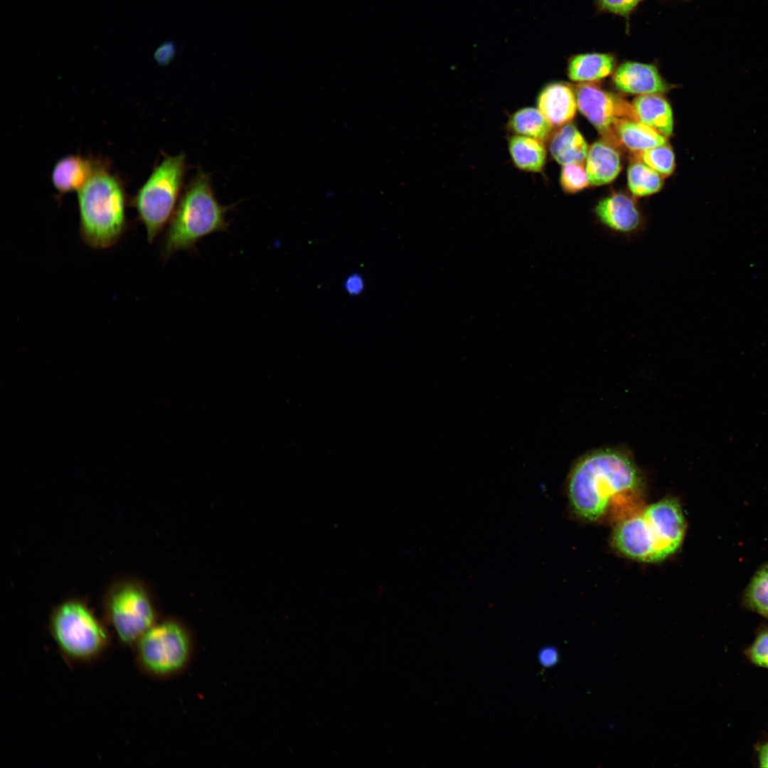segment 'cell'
Segmentation results:
<instances>
[{
  "instance_id": "obj_1",
  "label": "cell",
  "mask_w": 768,
  "mask_h": 768,
  "mask_svg": "<svg viewBox=\"0 0 768 768\" xmlns=\"http://www.w3.org/2000/svg\"><path fill=\"white\" fill-rule=\"evenodd\" d=\"M572 512L589 521L609 515L623 518L638 510L642 491L641 476L633 462L614 450H599L582 458L572 467L567 482Z\"/></svg>"
},
{
  "instance_id": "obj_2",
  "label": "cell",
  "mask_w": 768,
  "mask_h": 768,
  "mask_svg": "<svg viewBox=\"0 0 768 768\" xmlns=\"http://www.w3.org/2000/svg\"><path fill=\"white\" fill-rule=\"evenodd\" d=\"M686 530L679 503L664 498L619 519L612 540L614 548L627 558L658 562L681 547Z\"/></svg>"
},
{
  "instance_id": "obj_3",
  "label": "cell",
  "mask_w": 768,
  "mask_h": 768,
  "mask_svg": "<svg viewBox=\"0 0 768 768\" xmlns=\"http://www.w3.org/2000/svg\"><path fill=\"white\" fill-rule=\"evenodd\" d=\"M233 206H224L215 197L209 175L198 171L184 188L164 235L161 257L166 261L180 251L193 252L204 238L226 231V214Z\"/></svg>"
},
{
  "instance_id": "obj_4",
  "label": "cell",
  "mask_w": 768,
  "mask_h": 768,
  "mask_svg": "<svg viewBox=\"0 0 768 768\" xmlns=\"http://www.w3.org/2000/svg\"><path fill=\"white\" fill-rule=\"evenodd\" d=\"M79 232L92 249L116 245L127 228V196L119 178L99 161L93 174L77 191Z\"/></svg>"
},
{
  "instance_id": "obj_5",
  "label": "cell",
  "mask_w": 768,
  "mask_h": 768,
  "mask_svg": "<svg viewBox=\"0 0 768 768\" xmlns=\"http://www.w3.org/2000/svg\"><path fill=\"white\" fill-rule=\"evenodd\" d=\"M186 168L184 154L166 155L131 200L149 243L169 223L176 208L183 191Z\"/></svg>"
},
{
  "instance_id": "obj_6",
  "label": "cell",
  "mask_w": 768,
  "mask_h": 768,
  "mask_svg": "<svg viewBox=\"0 0 768 768\" xmlns=\"http://www.w3.org/2000/svg\"><path fill=\"white\" fill-rule=\"evenodd\" d=\"M50 631L61 653L73 661L95 658L109 644L107 630L88 607L77 601L65 602L55 610Z\"/></svg>"
},
{
  "instance_id": "obj_7",
  "label": "cell",
  "mask_w": 768,
  "mask_h": 768,
  "mask_svg": "<svg viewBox=\"0 0 768 768\" xmlns=\"http://www.w3.org/2000/svg\"><path fill=\"white\" fill-rule=\"evenodd\" d=\"M138 662L148 673L166 677L181 671L191 654L187 630L174 621L154 624L135 644Z\"/></svg>"
},
{
  "instance_id": "obj_8",
  "label": "cell",
  "mask_w": 768,
  "mask_h": 768,
  "mask_svg": "<svg viewBox=\"0 0 768 768\" xmlns=\"http://www.w3.org/2000/svg\"><path fill=\"white\" fill-rule=\"evenodd\" d=\"M110 622L118 639L135 644L155 623L151 602L139 586L124 584L115 588L107 603Z\"/></svg>"
},
{
  "instance_id": "obj_9",
  "label": "cell",
  "mask_w": 768,
  "mask_h": 768,
  "mask_svg": "<svg viewBox=\"0 0 768 768\" xmlns=\"http://www.w3.org/2000/svg\"><path fill=\"white\" fill-rule=\"evenodd\" d=\"M575 96L580 112L594 125L604 139L614 146L617 124L624 119H638L632 105L594 84L579 85L575 90Z\"/></svg>"
},
{
  "instance_id": "obj_10",
  "label": "cell",
  "mask_w": 768,
  "mask_h": 768,
  "mask_svg": "<svg viewBox=\"0 0 768 768\" xmlns=\"http://www.w3.org/2000/svg\"><path fill=\"white\" fill-rule=\"evenodd\" d=\"M596 220L610 233L631 238L646 229V220L636 202L628 194L614 192L601 198L594 208Z\"/></svg>"
},
{
  "instance_id": "obj_11",
  "label": "cell",
  "mask_w": 768,
  "mask_h": 768,
  "mask_svg": "<svg viewBox=\"0 0 768 768\" xmlns=\"http://www.w3.org/2000/svg\"><path fill=\"white\" fill-rule=\"evenodd\" d=\"M612 80L619 90L629 94H661L672 87L654 64L636 61H625L619 65Z\"/></svg>"
},
{
  "instance_id": "obj_12",
  "label": "cell",
  "mask_w": 768,
  "mask_h": 768,
  "mask_svg": "<svg viewBox=\"0 0 768 768\" xmlns=\"http://www.w3.org/2000/svg\"><path fill=\"white\" fill-rule=\"evenodd\" d=\"M538 110L553 127H561L575 117L577 108L575 92L570 85L553 82L544 86L537 100Z\"/></svg>"
},
{
  "instance_id": "obj_13",
  "label": "cell",
  "mask_w": 768,
  "mask_h": 768,
  "mask_svg": "<svg viewBox=\"0 0 768 768\" xmlns=\"http://www.w3.org/2000/svg\"><path fill=\"white\" fill-rule=\"evenodd\" d=\"M615 146L602 139L589 147L585 169L590 185H605L618 176L622 165L619 153Z\"/></svg>"
},
{
  "instance_id": "obj_14",
  "label": "cell",
  "mask_w": 768,
  "mask_h": 768,
  "mask_svg": "<svg viewBox=\"0 0 768 768\" xmlns=\"http://www.w3.org/2000/svg\"><path fill=\"white\" fill-rule=\"evenodd\" d=\"M98 161L80 155H68L55 164L51 181L60 194L79 191L93 174Z\"/></svg>"
},
{
  "instance_id": "obj_15",
  "label": "cell",
  "mask_w": 768,
  "mask_h": 768,
  "mask_svg": "<svg viewBox=\"0 0 768 768\" xmlns=\"http://www.w3.org/2000/svg\"><path fill=\"white\" fill-rule=\"evenodd\" d=\"M616 63L612 53H579L569 58L567 74L575 82L597 81L611 75L615 70Z\"/></svg>"
},
{
  "instance_id": "obj_16",
  "label": "cell",
  "mask_w": 768,
  "mask_h": 768,
  "mask_svg": "<svg viewBox=\"0 0 768 768\" xmlns=\"http://www.w3.org/2000/svg\"><path fill=\"white\" fill-rule=\"evenodd\" d=\"M638 119L665 137L672 134L673 112L668 102L659 93L641 95L632 102Z\"/></svg>"
},
{
  "instance_id": "obj_17",
  "label": "cell",
  "mask_w": 768,
  "mask_h": 768,
  "mask_svg": "<svg viewBox=\"0 0 768 768\" xmlns=\"http://www.w3.org/2000/svg\"><path fill=\"white\" fill-rule=\"evenodd\" d=\"M588 145L577 128L571 123L564 124L552 133L549 151L560 164L582 162L588 152Z\"/></svg>"
},
{
  "instance_id": "obj_18",
  "label": "cell",
  "mask_w": 768,
  "mask_h": 768,
  "mask_svg": "<svg viewBox=\"0 0 768 768\" xmlns=\"http://www.w3.org/2000/svg\"><path fill=\"white\" fill-rule=\"evenodd\" d=\"M616 146L622 145L639 154L648 149L667 144L665 136L638 119H624L614 129Z\"/></svg>"
},
{
  "instance_id": "obj_19",
  "label": "cell",
  "mask_w": 768,
  "mask_h": 768,
  "mask_svg": "<svg viewBox=\"0 0 768 768\" xmlns=\"http://www.w3.org/2000/svg\"><path fill=\"white\" fill-rule=\"evenodd\" d=\"M508 151L513 164L518 169L533 173L543 169L547 157L543 142L515 134L508 140Z\"/></svg>"
},
{
  "instance_id": "obj_20",
  "label": "cell",
  "mask_w": 768,
  "mask_h": 768,
  "mask_svg": "<svg viewBox=\"0 0 768 768\" xmlns=\"http://www.w3.org/2000/svg\"><path fill=\"white\" fill-rule=\"evenodd\" d=\"M509 130L516 134L542 142L549 140L553 125L537 108L528 107L516 111L508 122Z\"/></svg>"
},
{
  "instance_id": "obj_21",
  "label": "cell",
  "mask_w": 768,
  "mask_h": 768,
  "mask_svg": "<svg viewBox=\"0 0 768 768\" xmlns=\"http://www.w3.org/2000/svg\"><path fill=\"white\" fill-rule=\"evenodd\" d=\"M627 179L631 193L638 197L658 193L663 183L659 173L639 160L629 165Z\"/></svg>"
},
{
  "instance_id": "obj_22",
  "label": "cell",
  "mask_w": 768,
  "mask_h": 768,
  "mask_svg": "<svg viewBox=\"0 0 768 768\" xmlns=\"http://www.w3.org/2000/svg\"><path fill=\"white\" fill-rule=\"evenodd\" d=\"M743 604L768 619V563L752 577L742 597Z\"/></svg>"
},
{
  "instance_id": "obj_23",
  "label": "cell",
  "mask_w": 768,
  "mask_h": 768,
  "mask_svg": "<svg viewBox=\"0 0 768 768\" xmlns=\"http://www.w3.org/2000/svg\"><path fill=\"white\" fill-rule=\"evenodd\" d=\"M639 161L661 175H671L675 168V157L672 149L666 144L656 146L639 153Z\"/></svg>"
},
{
  "instance_id": "obj_24",
  "label": "cell",
  "mask_w": 768,
  "mask_h": 768,
  "mask_svg": "<svg viewBox=\"0 0 768 768\" xmlns=\"http://www.w3.org/2000/svg\"><path fill=\"white\" fill-rule=\"evenodd\" d=\"M560 183L567 194L577 193L587 187L590 183L582 162L562 165Z\"/></svg>"
},
{
  "instance_id": "obj_25",
  "label": "cell",
  "mask_w": 768,
  "mask_h": 768,
  "mask_svg": "<svg viewBox=\"0 0 768 768\" xmlns=\"http://www.w3.org/2000/svg\"><path fill=\"white\" fill-rule=\"evenodd\" d=\"M745 654L754 665L768 668V627L762 629L757 633Z\"/></svg>"
},
{
  "instance_id": "obj_26",
  "label": "cell",
  "mask_w": 768,
  "mask_h": 768,
  "mask_svg": "<svg viewBox=\"0 0 768 768\" xmlns=\"http://www.w3.org/2000/svg\"><path fill=\"white\" fill-rule=\"evenodd\" d=\"M598 9L628 18L643 0H595Z\"/></svg>"
},
{
  "instance_id": "obj_27",
  "label": "cell",
  "mask_w": 768,
  "mask_h": 768,
  "mask_svg": "<svg viewBox=\"0 0 768 768\" xmlns=\"http://www.w3.org/2000/svg\"><path fill=\"white\" fill-rule=\"evenodd\" d=\"M343 289L345 292L351 297H356L361 295L365 290V279L363 276L358 272H353L348 274L343 281Z\"/></svg>"
},
{
  "instance_id": "obj_28",
  "label": "cell",
  "mask_w": 768,
  "mask_h": 768,
  "mask_svg": "<svg viewBox=\"0 0 768 768\" xmlns=\"http://www.w3.org/2000/svg\"><path fill=\"white\" fill-rule=\"evenodd\" d=\"M176 52V45L171 41L164 42L156 48L154 57L160 65H166L174 59Z\"/></svg>"
},
{
  "instance_id": "obj_29",
  "label": "cell",
  "mask_w": 768,
  "mask_h": 768,
  "mask_svg": "<svg viewBox=\"0 0 768 768\" xmlns=\"http://www.w3.org/2000/svg\"><path fill=\"white\" fill-rule=\"evenodd\" d=\"M538 660L541 666L551 667L555 665L558 661V652L553 647H545L540 651Z\"/></svg>"
},
{
  "instance_id": "obj_30",
  "label": "cell",
  "mask_w": 768,
  "mask_h": 768,
  "mask_svg": "<svg viewBox=\"0 0 768 768\" xmlns=\"http://www.w3.org/2000/svg\"><path fill=\"white\" fill-rule=\"evenodd\" d=\"M757 761L761 767H768V742L761 745L757 752Z\"/></svg>"
}]
</instances>
